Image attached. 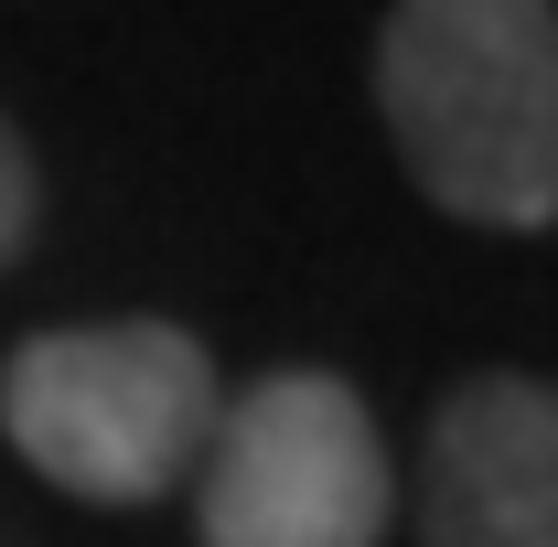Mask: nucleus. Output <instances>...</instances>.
Masks as SVG:
<instances>
[{
	"mask_svg": "<svg viewBox=\"0 0 558 547\" xmlns=\"http://www.w3.org/2000/svg\"><path fill=\"white\" fill-rule=\"evenodd\" d=\"M376 119L409 183L462 226H558V0H398Z\"/></svg>",
	"mask_w": 558,
	"mask_h": 547,
	"instance_id": "1",
	"label": "nucleus"
},
{
	"mask_svg": "<svg viewBox=\"0 0 558 547\" xmlns=\"http://www.w3.org/2000/svg\"><path fill=\"white\" fill-rule=\"evenodd\" d=\"M215 354L183 323H65L0 354V440L75 505H161L215 429Z\"/></svg>",
	"mask_w": 558,
	"mask_h": 547,
	"instance_id": "2",
	"label": "nucleus"
},
{
	"mask_svg": "<svg viewBox=\"0 0 558 547\" xmlns=\"http://www.w3.org/2000/svg\"><path fill=\"white\" fill-rule=\"evenodd\" d=\"M194 547H376L387 440L376 409L323 365H279L226 398L194 462Z\"/></svg>",
	"mask_w": 558,
	"mask_h": 547,
	"instance_id": "3",
	"label": "nucleus"
},
{
	"mask_svg": "<svg viewBox=\"0 0 558 547\" xmlns=\"http://www.w3.org/2000/svg\"><path fill=\"white\" fill-rule=\"evenodd\" d=\"M429 547H558V376H451L418 451Z\"/></svg>",
	"mask_w": 558,
	"mask_h": 547,
	"instance_id": "4",
	"label": "nucleus"
},
{
	"mask_svg": "<svg viewBox=\"0 0 558 547\" xmlns=\"http://www.w3.org/2000/svg\"><path fill=\"white\" fill-rule=\"evenodd\" d=\"M33 226H44V172H33V139L0 119V269L33 247Z\"/></svg>",
	"mask_w": 558,
	"mask_h": 547,
	"instance_id": "5",
	"label": "nucleus"
}]
</instances>
